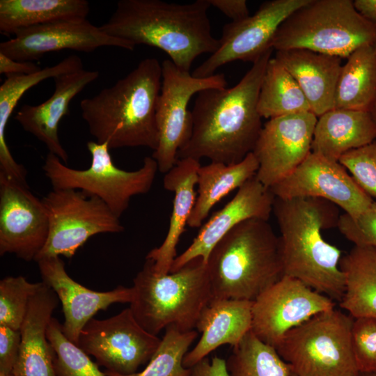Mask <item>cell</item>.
Segmentation results:
<instances>
[{"mask_svg":"<svg viewBox=\"0 0 376 376\" xmlns=\"http://www.w3.org/2000/svg\"><path fill=\"white\" fill-rule=\"evenodd\" d=\"M97 70L81 69L54 78L55 89L50 97L38 105L24 104L15 119L23 130L42 142L49 152L66 164L68 155L58 136L61 119L70 113L71 100L99 77Z\"/></svg>","mask_w":376,"mask_h":376,"instance_id":"obj_21","label":"cell"},{"mask_svg":"<svg viewBox=\"0 0 376 376\" xmlns=\"http://www.w3.org/2000/svg\"><path fill=\"white\" fill-rule=\"evenodd\" d=\"M14 36L0 43V53L18 61L33 62L63 49L91 52L102 47H116L132 51L135 47L105 33L87 19L40 24L19 30Z\"/></svg>","mask_w":376,"mask_h":376,"instance_id":"obj_18","label":"cell"},{"mask_svg":"<svg viewBox=\"0 0 376 376\" xmlns=\"http://www.w3.org/2000/svg\"><path fill=\"white\" fill-rule=\"evenodd\" d=\"M364 45H376V25L356 10L353 1L309 0L280 25L272 47L347 58Z\"/></svg>","mask_w":376,"mask_h":376,"instance_id":"obj_7","label":"cell"},{"mask_svg":"<svg viewBox=\"0 0 376 376\" xmlns=\"http://www.w3.org/2000/svg\"><path fill=\"white\" fill-rule=\"evenodd\" d=\"M335 306V301L329 297L283 276L253 301L251 331L276 348L289 331Z\"/></svg>","mask_w":376,"mask_h":376,"instance_id":"obj_13","label":"cell"},{"mask_svg":"<svg viewBox=\"0 0 376 376\" xmlns=\"http://www.w3.org/2000/svg\"><path fill=\"white\" fill-rule=\"evenodd\" d=\"M86 146L91 156L88 169L68 167L56 155L48 152L42 166L45 175L53 189H75L95 196L120 219L133 196L150 190L157 164L152 157H146L139 169L125 171L113 164L107 143L90 141Z\"/></svg>","mask_w":376,"mask_h":376,"instance_id":"obj_9","label":"cell"},{"mask_svg":"<svg viewBox=\"0 0 376 376\" xmlns=\"http://www.w3.org/2000/svg\"><path fill=\"white\" fill-rule=\"evenodd\" d=\"M189 376H230V375L227 368L226 360L214 357L211 361L205 357L190 368Z\"/></svg>","mask_w":376,"mask_h":376,"instance_id":"obj_41","label":"cell"},{"mask_svg":"<svg viewBox=\"0 0 376 376\" xmlns=\"http://www.w3.org/2000/svg\"><path fill=\"white\" fill-rule=\"evenodd\" d=\"M49 219L42 199L29 185L0 173V255L36 260L49 235Z\"/></svg>","mask_w":376,"mask_h":376,"instance_id":"obj_17","label":"cell"},{"mask_svg":"<svg viewBox=\"0 0 376 376\" xmlns=\"http://www.w3.org/2000/svg\"><path fill=\"white\" fill-rule=\"evenodd\" d=\"M258 111L262 118L311 111L309 103L301 88L275 58H270L263 78Z\"/></svg>","mask_w":376,"mask_h":376,"instance_id":"obj_32","label":"cell"},{"mask_svg":"<svg viewBox=\"0 0 376 376\" xmlns=\"http://www.w3.org/2000/svg\"><path fill=\"white\" fill-rule=\"evenodd\" d=\"M206 264L211 300L253 301L283 276L279 236L268 221L260 219H247L230 230Z\"/></svg>","mask_w":376,"mask_h":376,"instance_id":"obj_5","label":"cell"},{"mask_svg":"<svg viewBox=\"0 0 376 376\" xmlns=\"http://www.w3.org/2000/svg\"><path fill=\"white\" fill-rule=\"evenodd\" d=\"M308 1H266L253 15L226 24L218 49L194 70L192 75L198 78L212 76L219 68L235 61L253 63L272 48L273 38L285 19Z\"/></svg>","mask_w":376,"mask_h":376,"instance_id":"obj_14","label":"cell"},{"mask_svg":"<svg viewBox=\"0 0 376 376\" xmlns=\"http://www.w3.org/2000/svg\"><path fill=\"white\" fill-rule=\"evenodd\" d=\"M318 117L311 111L269 119L252 151L256 178L271 188L290 175L311 152Z\"/></svg>","mask_w":376,"mask_h":376,"instance_id":"obj_16","label":"cell"},{"mask_svg":"<svg viewBox=\"0 0 376 376\" xmlns=\"http://www.w3.org/2000/svg\"><path fill=\"white\" fill-rule=\"evenodd\" d=\"M20 343V330L0 325V371L13 372Z\"/></svg>","mask_w":376,"mask_h":376,"instance_id":"obj_40","label":"cell"},{"mask_svg":"<svg viewBox=\"0 0 376 376\" xmlns=\"http://www.w3.org/2000/svg\"><path fill=\"white\" fill-rule=\"evenodd\" d=\"M345 289L340 307L353 318H376V249L354 245L340 261Z\"/></svg>","mask_w":376,"mask_h":376,"instance_id":"obj_29","label":"cell"},{"mask_svg":"<svg viewBox=\"0 0 376 376\" xmlns=\"http://www.w3.org/2000/svg\"><path fill=\"white\" fill-rule=\"evenodd\" d=\"M0 376H14L13 372L6 373L0 371Z\"/></svg>","mask_w":376,"mask_h":376,"instance_id":"obj_46","label":"cell"},{"mask_svg":"<svg viewBox=\"0 0 376 376\" xmlns=\"http://www.w3.org/2000/svg\"><path fill=\"white\" fill-rule=\"evenodd\" d=\"M198 336L193 329L182 331L175 325L165 329L161 343L141 372L130 375H120L105 370L106 376H189L190 368L183 366L182 362L189 347Z\"/></svg>","mask_w":376,"mask_h":376,"instance_id":"obj_34","label":"cell"},{"mask_svg":"<svg viewBox=\"0 0 376 376\" xmlns=\"http://www.w3.org/2000/svg\"><path fill=\"white\" fill-rule=\"evenodd\" d=\"M258 169V162L253 152L234 164L210 162L201 165L197 173L196 200L187 226L201 227L211 209L230 191L238 189L255 176Z\"/></svg>","mask_w":376,"mask_h":376,"instance_id":"obj_28","label":"cell"},{"mask_svg":"<svg viewBox=\"0 0 376 376\" xmlns=\"http://www.w3.org/2000/svg\"><path fill=\"white\" fill-rule=\"evenodd\" d=\"M252 301L212 299L201 313L196 328L201 336L188 351L183 366L190 368L219 346H236L251 330Z\"/></svg>","mask_w":376,"mask_h":376,"instance_id":"obj_23","label":"cell"},{"mask_svg":"<svg viewBox=\"0 0 376 376\" xmlns=\"http://www.w3.org/2000/svg\"><path fill=\"white\" fill-rule=\"evenodd\" d=\"M41 68L31 61H18L0 53V73L6 77L36 73Z\"/></svg>","mask_w":376,"mask_h":376,"instance_id":"obj_43","label":"cell"},{"mask_svg":"<svg viewBox=\"0 0 376 376\" xmlns=\"http://www.w3.org/2000/svg\"><path fill=\"white\" fill-rule=\"evenodd\" d=\"M274 200L271 189L256 175L249 179L224 207L203 224L191 244L175 258L169 273L179 270L196 258H202L207 263L214 246L240 223L251 219L268 221Z\"/></svg>","mask_w":376,"mask_h":376,"instance_id":"obj_20","label":"cell"},{"mask_svg":"<svg viewBox=\"0 0 376 376\" xmlns=\"http://www.w3.org/2000/svg\"><path fill=\"white\" fill-rule=\"evenodd\" d=\"M354 318L336 308L289 331L275 348L297 376H360L352 345Z\"/></svg>","mask_w":376,"mask_h":376,"instance_id":"obj_8","label":"cell"},{"mask_svg":"<svg viewBox=\"0 0 376 376\" xmlns=\"http://www.w3.org/2000/svg\"><path fill=\"white\" fill-rule=\"evenodd\" d=\"M290 376H297V375H296L295 374H294V373H292H292H291V375H290Z\"/></svg>","mask_w":376,"mask_h":376,"instance_id":"obj_48","label":"cell"},{"mask_svg":"<svg viewBox=\"0 0 376 376\" xmlns=\"http://www.w3.org/2000/svg\"><path fill=\"white\" fill-rule=\"evenodd\" d=\"M211 6H213L225 15L237 22L249 17V11L246 0H208Z\"/></svg>","mask_w":376,"mask_h":376,"instance_id":"obj_42","label":"cell"},{"mask_svg":"<svg viewBox=\"0 0 376 376\" xmlns=\"http://www.w3.org/2000/svg\"><path fill=\"white\" fill-rule=\"evenodd\" d=\"M89 10L86 0H1L0 32L15 35L40 24L85 19Z\"/></svg>","mask_w":376,"mask_h":376,"instance_id":"obj_30","label":"cell"},{"mask_svg":"<svg viewBox=\"0 0 376 376\" xmlns=\"http://www.w3.org/2000/svg\"><path fill=\"white\" fill-rule=\"evenodd\" d=\"M42 282L31 283L22 276H6L0 281V325L20 330L31 298Z\"/></svg>","mask_w":376,"mask_h":376,"instance_id":"obj_36","label":"cell"},{"mask_svg":"<svg viewBox=\"0 0 376 376\" xmlns=\"http://www.w3.org/2000/svg\"><path fill=\"white\" fill-rule=\"evenodd\" d=\"M36 262L42 281L61 302L63 333L77 345L81 331L99 311L107 310L115 303H130L132 300V287L118 285L109 291L98 292L83 286L68 274L60 256L43 258Z\"/></svg>","mask_w":376,"mask_h":376,"instance_id":"obj_19","label":"cell"},{"mask_svg":"<svg viewBox=\"0 0 376 376\" xmlns=\"http://www.w3.org/2000/svg\"><path fill=\"white\" fill-rule=\"evenodd\" d=\"M162 87L156 108L159 143L152 157L158 171L166 173L177 164L179 150L191 136L192 121L188 104L192 96L205 89L225 88L228 83L223 73L195 77L179 69L170 59L162 62Z\"/></svg>","mask_w":376,"mask_h":376,"instance_id":"obj_11","label":"cell"},{"mask_svg":"<svg viewBox=\"0 0 376 376\" xmlns=\"http://www.w3.org/2000/svg\"><path fill=\"white\" fill-rule=\"evenodd\" d=\"M360 376H376L375 374H360Z\"/></svg>","mask_w":376,"mask_h":376,"instance_id":"obj_47","label":"cell"},{"mask_svg":"<svg viewBox=\"0 0 376 376\" xmlns=\"http://www.w3.org/2000/svg\"><path fill=\"white\" fill-rule=\"evenodd\" d=\"M337 228L354 245L376 249V202L356 218L340 214Z\"/></svg>","mask_w":376,"mask_h":376,"instance_id":"obj_39","label":"cell"},{"mask_svg":"<svg viewBox=\"0 0 376 376\" xmlns=\"http://www.w3.org/2000/svg\"><path fill=\"white\" fill-rule=\"evenodd\" d=\"M132 288L129 308L138 323L155 336L170 325L193 330L212 297L207 264L201 257L164 275L157 274L153 262L146 259Z\"/></svg>","mask_w":376,"mask_h":376,"instance_id":"obj_6","label":"cell"},{"mask_svg":"<svg viewBox=\"0 0 376 376\" xmlns=\"http://www.w3.org/2000/svg\"><path fill=\"white\" fill-rule=\"evenodd\" d=\"M42 201L49 219L47 242L36 259L72 258L92 236L118 233L124 227L100 198L75 189H53Z\"/></svg>","mask_w":376,"mask_h":376,"instance_id":"obj_10","label":"cell"},{"mask_svg":"<svg viewBox=\"0 0 376 376\" xmlns=\"http://www.w3.org/2000/svg\"><path fill=\"white\" fill-rule=\"evenodd\" d=\"M353 2L356 10L376 25V0H355Z\"/></svg>","mask_w":376,"mask_h":376,"instance_id":"obj_44","label":"cell"},{"mask_svg":"<svg viewBox=\"0 0 376 376\" xmlns=\"http://www.w3.org/2000/svg\"><path fill=\"white\" fill-rule=\"evenodd\" d=\"M199 161L191 158L180 159L163 179L165 189L174 193L173 209L169 229L162 244L152 249L146 259L153 262L157 274H169L176 256V248L194 209L196 193Z\"/></svg>","mask_w":376,"mask_h":376,"instance_id":"obj_24","label":"cell"},{"mask_svg":"<svg viewBox=\"0 0 376 376\" xmlns=\"http://www.w3.org/2000/svg\"><path fill=\"white\" fill-rule=\"evenodd\" d=\"M376 98V49L364 45L354 50L342 65L334 109L370 111Z\"/></svg>","mask_w":376,"mask_h":376,"instance_id":"obj_31","label":"cell"},{"mask_svg":"<svg viewBox=\"0 0 376 376\" xmlns=\"http://www.w3.org/2000/svg\"><path fill=\"white\" fill-rule=\"evenodd\" d=\"M375 49H376V45H375ZM370 113L371 115V117H372V119L376 126V98L372 105V107L370 110Z\"/></svg>","mask_w":376,"mask_h":376,"instance_id":"obj_45","label":"cell"},{"mask_svg":"<svg viewBox=\"0 0 376 376\" xmlns=\"http://www.w3.org/2000/svg\"><path fill=\"white\" fill-rule=\"evenodd\" d=\"M47 337L53 351L57 376H106L88 354L66 338L61 324L53 317L47 327Z\"/></svg>","mask_w":376,"mask_h":376,"instance_id":"obj_35","label":"cell"},{"mask_svg":"<svg viewBox=\"0 0 376 376\" xmlns=\"http://www.w3.org/2000/svg\"><path fill=\"white\" fill-rule=\"evenodd\" d=\"M162 81V64L155 58H146L111 86L83 99L81 117L96 141L107 143L109 150L146 147L155 151Z\"/></svg>","mask_w":376,"mask_h":376,"instance_id":"obj_4","label":"cell"},{"mask_svg":"<svg viewBox=\"0 0 376 376\" xmlns=\"http://www.w3.org/2000/svg\"><path fill=\"white\" fill-rule=\"evenodd\" d=\"M281 199L318 198L356 218L373 203L339 162L311 152L288 177L270 188Z\"/></svg>","mask_w":376,"mask_h":376,"instance_id":"obj_15","label":"cell"},{"mask_svg":"<svg viewBox=\"0 0 376 376\" xmlns=\"http://www.w3.org/2000/svg\"><path fill=\"white\" fill-rule=\"evenodd\" d=\"M352 345L359 373L376 375V318L354 320Z\"/></svg>","mask_w":376,"mask_h":376,"instance_id":"obj_38","label":"cell"},{"mask_svg":"<svg viewBox=\"0 0 376 376\" xmlns=\"http://www.w3.org/2000/svg\"><path fill=\"white\" fill-rule=\"evenodd\" d=\"M376 140V126L369 111L332 109L315 127L311 152L338 162L346 152Z\"/></svg>","mask_w":376,"mask_h":376,"instance_id":"obj_26","label":"cell"},{"mask_svg":"<svg viewBox=\"0 0 376 376\" xmlns=\"http://www.w3.org/2000/svg\"><path fill=\"white\" fill-rule=\"evenodd\" d=\"M338 162L369 196L376 198V140L346 152Z\"/></svg>","mask_w":376,"mask_h":376,"instance_id":"obj_37","label":"cell"},{"mask_svg":"<svg viewBox=\"0 0 376 376\" xmlns=\"http://www.w3.org/2000/svg\"><path fill=\"white\" fill-rule=\"evenodd\" d=\"M84 69L81 58L70 55L57 64L26 75H13L0 86V173L28 185L25 167L13 157L6 140V129L10 117L23 95L40 82Z\"/></svg>","mask_w":376,"mask_h":376,"instance_id":"obj_27","label":"cell"},{"mask_svg":"<svg viewBox=\"0 0 376 376\" xmlns=\"http://www.w3.org/2000/svg\"><path fill=\"white\" fill-rule=\"evenodd\" d=\"M58 302L56 294L42 281L29 301L20 328L21 343L13 369L14 376H57L47 329Z\"/></svg>","mask_w":376,"mask_h":376,"instance_id":"obj_22","label":"cell"},{"mask_svg":"<svg viewBox=\"0 0 376 376\" xmlns=\"http://www.w3.org/2000/svg\"><path fill=\"white\" fill-rule=\"evenodd\" d=\"M265 52L231 88L197 93L191 111V134L178 158L234 164L252 152L263 128L258 100L272 50Z\"/></svg>","mask_w":376,"mask_h":376,"instance_id":"obj_1","label":"cell"},{"mask_svg":"<svg viewBox=\"0 0 376 376\" xmlns=\"http://www.w3.org/2000/svg\"><path fill=\"white\" fill-rule=\"evenodd\" d=\"M274 57L295 79L317 117L334 109L340 58L301 49L276 51Z\"/></svg>","mask_w":376,"mask_h":376,"instance_id":"obj_25","label":"cell"},{"mask_svg":"<svg viewBox=\"0 0 376 376\" xmlns=\"http://www.w3.org/2000/svg\"><path fill=\"white\" fill-rule=\"evenodd\" d=\"M210 6L208 0L182 4L161 0H120L112 15L100 28L134 46L160 49L179 69L189 72L198 56L212 54L219 46L207 15Z\"/></svg>","mask_w":376,"mask_h":376,"instance_id":"obj_3","label":"cell"},{"mask_svg":"<svg viewBox=\"0 0 376 376\" xmlns=\"http://www.w3.org/2000/svg\"><path fill=\"white\" fill-rule=\"evenodd\" d=\"M230 376H290L292 369L276 349L250 331L226 360Z\"/></svg>","mask_w":376,"mask_h":376,"instance_id":"obj_33","label":"cell"},{"mask_svg":"<svg viewBox=\"0 0 376 376\" xmlns=\"http://www.w3.org/2000/svg\"><path fill=\"white\" fill-rule=\"evenodd\" d=\"M161 340L145 330L127 308L107 319L93 318L81 331L77 345L107 370L130 375L150 360Z\"/></svg>","mask_w":376,"mask_h":376,"instance_id":"obj_12","label":"cell"},{"mask_svg":"<svg viewBox=\"0 0 376 376\" xmlns=\"http://www.w3.org/2000/svg\"><path fill=\"white\" fill-rule=\"evenodd\" d=\"M272 212L280 230L283 276L339 302L345 289L341 251L322 236L324 230L337 227L338 207L318 198L275 197Z\"/></svg>","mask_w":376,"mask_h":376,"instance_id":"obj_2","label":"cell"}]
</instances>
